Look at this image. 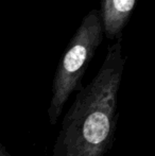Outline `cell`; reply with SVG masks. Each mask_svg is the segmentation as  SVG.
I'll list each match as a JSON object with an SVG mask.
<instances>
[{"label": "cell", "instance_id": "7a4b0ae2", "mask_svg": "<svg viewBox=\"0 0 155 156\" xmlns=\"http://www.w3.org/2000/svg\"><path fill=\"white\" fill-rule=\"evenodd\" d=\"M102 38L103 27L100 12L91 10L71 38L55 72L48 109L51 124L56 123L69 96L83 88L82 78Z\"/></svg>", "mask_w": 155, "mask_h": 156}, {"label": "cell", "instance_id": "3957f363", "mask_svg": "<svg viewBox=\"0 0 155 156\" xmlns=\"http://www.w3.org/2000/svg\"><path fill=\"white\" fill-rule=\"evenodd\" d=\"M137 0H102L100 16L103 32L110 39L121 37Z\"/></svg>", "mask_w": 155, "mask_h": 156}, {"label": "cell", "instance_id": "277c9868", "mask_svg": "<svg viewBox=\"0 0 155 156\" xmlns=\"http://www.w3.org/2000/svg\"><path fill=\"white\" fill-rule=\"evenodd\" d=\"M0 156H10L5 151V149L3 148V146H1V144H0Z\"/></svg>", "mask_w": 155, "mask_h": 156}, {"label": "cell", "instance_id": "6da1fadb", "mask_svg": "<svg viewBox=\"0 0 155 156\" xmlns=\"http://www.w3.org/2000/svg\"><path fill=\"white\" fill-rule=\"evenodd\" d=\"M124 60L121 37L108 46L102 67L83 87L63 119L52 156H104L114 140L117 94Z\"/></svg>", "mask_w": 155, "mask_h": 156}]
</instances>
